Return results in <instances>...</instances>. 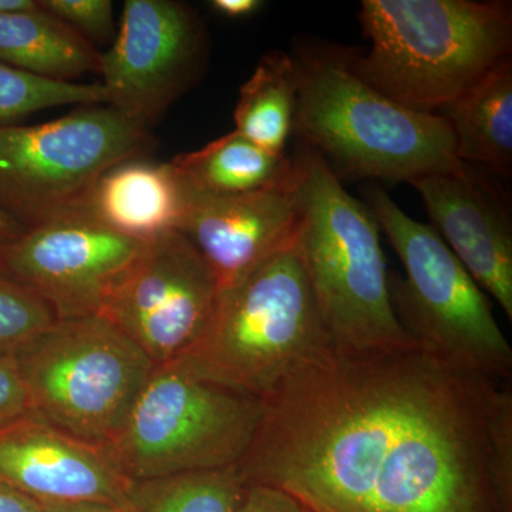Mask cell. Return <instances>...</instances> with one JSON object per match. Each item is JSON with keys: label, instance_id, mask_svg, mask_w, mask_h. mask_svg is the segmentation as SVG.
<instances>
[{"label": "cell", "instance_id": "cell-22", "mask_svg": "<svg viewBox=\"0 0 512 512\" xmlns=\"http://www.w3.org/2000/svg\"><path fill=\"white\" fill-rule=\"evenodd\" d=\"M94 104H106L101 83L56 82L0 63V126L53 107Z\"/></svg>", "mask_w": 512, "mask_h": 512}, {"label": "cell", "instance_id": "cell-7", "mask_svg": "<svg viewBox=\"0 0 512 512\" xmlns=\"http://www.w3.org/2000/svg\"><path fill=\"white\" fill-rule=\"evenodd\" d=\"M10 359L33 416L100 447L119 436L156 367L104 316L56 319Z\"/></svg>", "mask_w": 512, "mask_h": 512}, {"label": "cell", "instance_id": "cell-15", "mask_svg": "<svg viewBox=\"0 0 512 512\" xmlns=\"http://www.w3.org/2000/svg\"><path fill=\"white\" fill-rule=\"evenodd\" d=\"M0 481L43 501H94L124 512L130 478L109 451L35 416L0 429Z\"/></svg>", "mask_w": 512, "mask_h": 512}, {"label": "cell", "instance_id": "cell-18", "mask_svg": "<svg viewBox=\"0 0 512 512\" xmlns=\"http://www.w3.org/2000/svg\"><path fill=\"white\" fill-rule=\"evenodd\" d=\"M0 63L12 69L69 82L100 70V53L62 20L39 8L0 13Z\"/></svg>", "mask_w": 512, "mask_h": 512}, {"label": "cell", "instance_id": "cell-20", "mask_svg": "<svg viewBox=\"0 0 512 512\" xmlns=\"http://www.w3.org/2000/svg\"><path fill=\"white\" fill-rule=\"evenodd\" d=\"M298 106L293 57L271 52L242 84L234 111L235 131L269 153L285 154Z\"/></svg>", "mask_w": 512, "mask_h": 512}, {"label": "cell", "instance_id": "cell-28", "mask_svg": "<svg viewBox=\"0 0 512 512\" xmlns=\"http://www.w3.org/2000/svg\"><path fill=\"white\" fill-rule=\"evenodd\" d=\"M0 512H43L42 505L0 481Z\"/></svg>", "mask_w": 512, "mask_h": 512}, {"label": "cell", "instance_id": "cell-11", "mask_svg": "<svg viewBox=\"0 0 512 512\" xmlns=\"http://www.w3.org/2000/svg\"><path fill=\"white\" fill-rule=\"evenodd\" d=\"M207 62V30L188 3L127 0L116 39L100 53L106 106L150 131L198 83Z\"/></svg>", "mask_w": 512, "mask_h": 512}, {"label": "cell", "instance_id": "cell-19", "mask_svg": "<svg viewBox=\"0 0 512 512\" xmlns=\"http://www.w3.org/2000/svg\"><path fill=\"white\" fill-rule=\"evenodd\" d=\"M170 164L188 190L234 195L275 183L292 170L293 158L269 153L232 131L201 150L180 154Z\"/></svg>", "mask_w": 512, "mask_h": 512}, {"label": "cell", "instance_id": "cell-31", "mask_svg": "<svg viewBox=\"0 0 512 512\" xmlns=\"http://www.w3.org/2000/svg\"><path fill=\"white\" fill-rule=\"evenodd\" d=\"M23 232H25V228L20 227L18 222L9 218L5 212L0 211V251L12 244Z\"/></svg>", "mask_w": 512, "mask_h": 512}, {"label": "cell", "instance_id": "cell-12", "mask_svg": "<svg viewBox=\"0 0 512 512\" xmlns=\"http://www.w3.org/2000/svg\"><path fill=\"white\" fill-rule=\"evenodd\" d=\"M141 244L84 205L25 229L0 251V274L45 302L56 319L100 316Z\"/></svg>", "mask_w": 512, "mask_h": 512}, {"label": "cell", "instance_id": "cell-23", "mask_svg": "<svg viewBox=\"0 0 512 512\" xmlns=\"http://www.w3.org/2000/svg\"><path fill=\"white\" fill-rule=\"evenodd\" d=\"M55 320L45 302L0 274V356H12Z\"/></svg>", "mask_w": 512, "mask_h": 512}, {"label": "cell", "instance_id": "cell-2", "mask_svg": "<svg viewBox=\"0 0 512 512\" xmlns=\"http://www.w3.org/2000/svg\"><path fill=\"white\" fill-rule=\"evenodd\" d=\"M353 72L407 109L437 114L511 59L510 2L363 0Z\"/></svg>", "mask_w": 512, "mask_h": 512}, {"label": "cell", "instance_id": "cell-4", "mask_svg": "<svg viewBox=\"0 0 512 512\" xmlns=\"http://www.w3.org/2000/svg\"><path fill=\"white\" fill-rule=\"evenodd\" d=\"M295 161L301 183L296 248L333 350L366 355L417 346L394 312L372 211L315 151L303 147Z\"/></svg>", "mask_w": 512, "mask_h": 512}, {"label": "cell", "instance_id": "cell-6", "mask_svg": "<svg viewBox=\"0 0 512 512\" xmlns=\"http://www.w3.org/2000/svg\"><path fill=\"white\" fill-rule=\"evenodd\" d=\"M369 210L406 276H389L390 298L407 335L424 352L494 383H510L512 348L480 285L431 225L413 220L379 188Z\"/></svg>", "mask_w": 512, "mask_h": 512}, {"label": "cell", "instance_id": "cell-14", "mask_svg": "<svg viewBox=\"0 0 512 512\" xmlns=\"http://www.w3.org/2000/svg\"><path fill=\"white\" fill-rule=\"evenodd\" d=\"M431 227L512 319V224L507 204L476 167L413 181Z\"/></svg>", "mask_w": 512, "mask_h": 512}, {"label": "cell", "instance_id": "cell-13", "mask_svg": "<svg viewBox=\"0 0 512 512\" xmlns=\"http://www.w3.org/2000/svg\"><path fill=\"white\" fill-rule=\"evenodd\" d=\"M181 200L177 231L204 256L224 291L295 237L301 218L298 165L293 158L284 177L244 194H200L181 185Z\"/></svg>", "mask_w": 512, "mask_h": 512}, {"label": "cell", "instance_id": "cell-32", "mask_svg": "<svg viewBox=\"0 0 512 512\" xmlns=\"http://www.w3.org/2000/svg\"><path fill=\"white\" fill-rule=\"evenodd\" d=\"M39 8V0H0V13L29 12Z\"/></svg>", "mask_w": 512, "mask_h": 512}, {"label": "cell", "instance_id": "cell-24", "mask_svg": "<svg viewBox=\"0 0 512 512\" xmlns=\"http://www.w3.org/2000/svg\"><path fill=\"white\" fill-rule=\"evenodd\" d=\"M490 481L497 512H512V390L500 384L490 416Z\"/></svg>", "mask_w": 512, "mask_h": 512}, {"label": "cell", "instance_id": "cell-10", "mask_svg": "<svg viewBox=\"0 0 512 512\" xmlns=\"http://www.w3.org/2000/svg\"><path fill=\"white\" fill-rule=\"evenodd\" d=\"M220 295L211 266L175 229L141 244L100 316L126 333L154 365H164L200 340Z\"/></svg>", "mask_w": 512, "mask_h": 512}, {"label": "cell", "instance_id": "cell-26", "mask_svg": "<svg viewBox=\"0 0 512 512\" xmlns=\"http://www.w3.org/2000/svg\"><path fill=\"white\" fill-rule=\"evenodd\" d=\"M33 416L22 379L10 356H0V429Z\"/></svg>", "mask_w": 512, "mask_h": 512}, {"label": "cell", "instance_id": "cell-3", "mask_svg": "<svg viewBox=\"0 0 512 512\" xmlns=\"http://www.w3.org/2000/svg\"><path fill=\"white\" fill-rule=\"evenodd\" d=\"M293 60L298 77L293 133L340 181L412 184L464 164L443 117L387 99L353 72L350 53L309 49Z\"/></svg>", "mask_w": 512, "mask_h": 512}, {"label": "cell", "instance_id": "cell-17", "mask_svg": "<svg viewBox=\"0 0 512 512\" xmlns=\"http://www.w3.org/2000/svg\"><path fill=\"white\" fill-rule=\"evenodd\" d=\"M453 133L461 163L510 177L512 167V60L439 111Z\"/></svg>", "mask_w": 512, "mask_h": 512}, {"label": "cell", "instance_id": "cell-5", "mask_svg": "<svg viewBox=\"0 0 512 512\" xmlns=\"http://www.w3.org/2000/svg\"><path fill=\"white\" fill-rule=\"evenodd\" d=\"M295 238L221 291L210 325L180 357L197 375L264 402L333 350Z\"/></svg>", "mask_w": 512, "mask_h": 512}, {"label": "cell", "instance_id": "cell-30", "mask_svg": "<svg viewBox=\"0 0 512 512\" xmlns=\"http://www.w3.org/2000/svg\"><path fill=\"white\" fill-rule=\"evenodd\" d=\"M43 512H123L114 505L94 501H43Z\"/></svg>", "mask_w": 512, "mask_h": 512}, {"label": "cell", "instance_id": "cell-1", "mask_svg": "<svg viewBox=\"0 0 512 512\" xmlns=\"http://www.w3.org/2000/svg\"><path fill=\"white\" fill-rule=\"evenodd\" d=\"M419 346L330 352L286 376L235 470L312 512H497L498 386Z\"/></svg>", "mask_w": 512, "mask_h": 512}, {"label": "cell", "instance_id": "cell-8", "mask_svg": "<svg viewBox=\"0 0 512 512\" xmlns=\"http://www.w3.org/2000/svg\"><path fill=\"white\" fill-rule=\"evenodd\" d=\"M262 413V400L204 379L175 359L154 367L123 430L104 448L130 480L235 467Z\"/></svg>", "mask_w": 512, "mask_h": 512}, {"label": "cell", "instance_id": "cell-27", "mask_svg": "<svg viewBox=\"0 0 512 512\" xmlns=\"http://www.w3.org/2000/svg\"><path fill=\"white\" fill-rule=\"evenodd\" d=\"M237 512H312L292 495L269 485H247Z\"/></svg>", "mask_w": 512, "mask_h": 512}, {"label": "cell", "instance_id": "cell-25", "mask_svg": "<svg viewBox=\"0 0 512 512\" xmlns=\"http://www.w3.org/2000/svg\"><path fill=\"white\" fill-rule=\"evenodd\" d=\"M40 6L90 45L113 43L116 39L113 2L110 0H40Z\"/></svg>", "mask_w": 512, "mask_h": 512}, {"label": "cell", "instance_id": "cell-9", "mask_svg": "<svg viewBox=\"0 0 512 512\" xmlns=\"http://www.w3.org/2000/svg\"><path fill=\"white\" fill-rule=\"evenodd\" d=\"M154 146L150 131L106 104L36 126H0V211L28 229L82 208L101 175Z\"/></svg>", "mask_w": 512, "mask_h": 512}, {"label": "cell", "instance_id": "cell-21", "mask_svg": "<svg viewBox=\"0 0 512 512\" xmlns=\"http://www.w3.org/2000/svg\"><path fill=\"white\" fill-rule=\"evenodd\" d=\"M245 491L235 467L130 480L124 512H237Z\"/></svg>", "mask_w": 512, "mask_h": 512}, {"label": "cell", "instance_id": "cell-16", "mask_svg": "<svg viewBox=\"0 0 512 512\" xmlns=\"http://www.w3.org/2000/svg\"><path fill=\"white\" fill-rule=\"evenodd\" d=\"M181 185L170 163L124 161L101 175L86 208L123 237L150 241L175 231L181 217Z\"/></svg>", "mask_w": 512, "mask_h": 512}, {"label": "cell", "instance_id": "cell-29", "mask_svg": "<svg viewBox=\"0 0 512 512\" xmlns=\"http://www.w3.org/2000/svg\"><path fill=\"white\" fill-rule=\"evenodd\" d=\"M265 3L261 0H212L211 8L229 19H242L255 15Z\"/></svg>", "mask_w": 512, "mask_h": 512}]
</instances>
